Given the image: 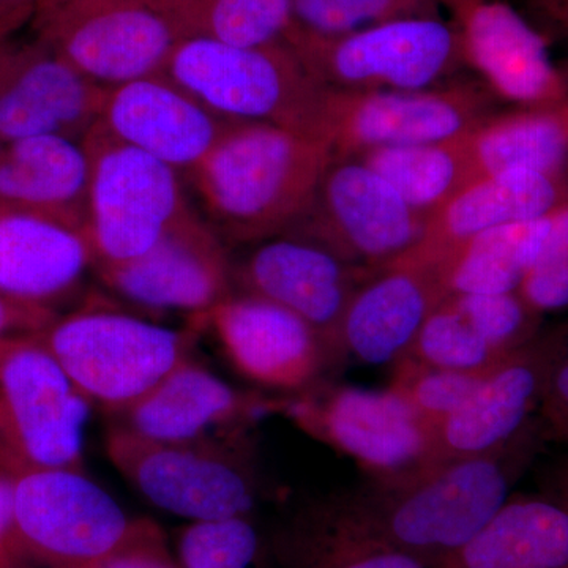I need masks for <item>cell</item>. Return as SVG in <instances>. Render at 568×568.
I'll use <instances>...</instances> for the list:
<instances>
[{"instance_id":"6da1fadb","label":"cell","mask_w":568,"mask_h":568,"mask_svg":"<svg viewBox=\"0 0 568 568\" xmlns=\"http://www.w3.org/2000/svg\"><path fill=\"white\" fill-rule=\"evenodd\" d=\"M547 440L537 414L488 454L440 459L403 476L369 480L349 496L376 532L437 568L503 510Z\"/></svg>"},{"instance_id":"7a4b0ae2","label":"cell","mask_w":568,"mask_h":568,"mask_svg":"<svg viewBox=\"0 0 568 568\" xmlns=\"http://www.w3.org/2000/svg\"><path fill=\"white\" fill-rule=\"evenodd\" d=\"M332 160L325 141L237 121L186 181L224 244L253 245L286 233L304 215Z\"/></svg>"},{"instance_id":"3957f363","label":"cell","mask_w":568,"mask_h":568,"mask_svg":"<svg viewBox=\"0 0 568 568\" xmlns=\"http://www.w3.org/2000/svg\"><path fill=\"white\" fill-rule=\"evenodd\" d=\"M163 74L223 118L272 123L325 141L328 88L310 77L286 41L235 47L186 37Z\"/></svg>"},{"instance_id":"277c9868","label":"cell","mask_w":568,"mask_h":568,"mask_svg":"<svg viewBox=\"0 0 568 568\" xmlns=\"http://www.w3.org/2000/svg\"><path fill=\"white\" fill-rule=\"evenodd\" d=\"M253 428L192 443H156L111 426L112 465L153 506L189 523L253 517L261 496Z\"/></svg>"},{"instance_id":"5b68a950","label":"cell","mask_w":568,"mask_h":568,"mask_svg":"<svg viewBox=\"0 0 568 568\" xmlns=\"http://www.w3.org/2000/svg\"><path fill=\"white\" fill-rule=\"evenodd\" d=\"M70 383L108 416L140 402L185 358L193 327L175 331L103 306L59 316L37 334Z\"/></svg>"},{"instance_id":"8992f818","label":"cell","mask_w":568,"mask_h":568,"mask_svg":"<svg viewBox=\"0 0 568 568\" xmlns=\"http://www.w3.org/2000/svg\"><path fill=\"white\" fill-rule=\"evenodd\" d=\"M91 407L37 334L0 336V474L84 470Z\"/></svg>"},{"instance_id":"52a82bcc","label":"cell","mask_w":568,"mask_h":568,"mask_svg":"<svg viewBox=\"0 0 568 568\" xmlns=\"http://www.w3.org/2000/svg\"><path fill=\"white\" fill-rule=\"evenodd\" d=\"M284 41L313 80L332 91H420L465 69L462 41L448 21L414 18L342 36L291 26Z\"/></svg>"},{"instance_id":"ba28073f","label":"cell","mask_w":568,"mask_h":568,"mask_svg":"<svg viewBox=\"0 0 568 568\" xmlns=\"http://www.w3.org/2000/svg\"><path fill=\"white\" fill-rule=\"evenodd\" d=\"M91 160L84 234L97 267L132 261L193 211L185 179L100 123L82 140Z\"/></svg>"},{"instance_id":"9c48e42d","label":"cell","mask_w":568,"mask_h":568,"mask_svg":"<svg viewBox=\"0 0 568 568\" xmlns=\"http://www.w3.org/2000/svg\"><path fill=\"white\" fill-rule=\"evenodd\" d=\"M33 39L103 88L163 73L186 39L162 0H40Z\"/></svg>"},{"instance_id":"30bf717a","label":"cell","mask_w":568,"mask_h":568,"mask_svg":"<svg viewBox=\"0 0 568 568\" xmlns=\"http://www.w3.org/2000/svg\"><path fill=\"white\" fill-rule=\"evenodd\" d=\"M282 414L306 435L353 458L372 480L436 462L435 432L390 387L366 390L320 383L284 398Z\"/></svg>"},{"instance_id":"8fae6325","label":"cell","mask_w":568,"mask_h":568,"mask_svg":"<svg viewBox=\"0 0 568 568\" xmlns=\"http://www.w3.org/2000/svg\"><path fill=\"white\" fill-rule=\"evenodd\" d=\"M428 215L357 159H334L315 196L286 231L316 242L357 267L379 268L413 250Z\"/></svg>"},{"instance_id":"7c38bea8","label":"cell","mask_w":568,"mask_h":568,"mask_svg":"<svg viewBox=\"0 0 568 568\" xmlns=\"http://www.w3.org/2000/svg\"><path fill=\"white\" fill-rule=\"evenodd\" d=\"M496 103L484 82L459 77L420 91L328 89L325 140L334 159H353L373 149L452 140L496 112Z\"/></svg>"},{"instance_id":"4fadbf2b","label":"cell","mask_w":568,"mask_h":568,"mask_svg":"<svg viewBox=\"0 0 568 568\" xmlns=\"http://www.w3.org/2000/svg\"><path fill=\"white\" fill-rule=\"evenodd\" d=\"M14 519L29 560L47 568H95L121 547L134 523L78 469L14 478Z\"/></svg>"},{"instance_id":"5bb4252c","label":"cell","mask_w":568,"mask_h":568,"mask_svg":"<svg viewBox=\"0 0 568 568\" xmlns=\"http://www.w3.org/2000/svg\"><path fill=\"white\" fill-rule=\"evenodd\" d=\"M93 274L123 301L196 317L235 293L226 244L197 212L186 213L149 252L97 267Z\"/></svg>"},{"instance_id":"9a60e30c","label":"cell","mask_w":568,"mask_h":568,"mask_svg":"<svg viewBox=\"0 0 568 568\" xmlns=\"http://www.w3.org/2000/svg\"><path fill=\"white\" fill-rule=\"evenodd\" d=\"M462 41L466 67L489 92L517 108H560L568 100L566 74L552 63L545 33L508 0H436Z\"/></svg>"},{"instance_id":"2e32d148","label":"cell","mask_w":568,"mask_h":568,"mask_svg":"<svg viewBox=\"0 0 568 568\" xmlns=\"http://www.w3.org/2000/svg\"><path fill=\"white\" fill-rule=\"evenodd\" d=\"M376 268L357 267L294 233L252 245L233 261L235 293L267 298L301 316L342 361L339 327L357 287Z\"/></svg>"},{"instance_id":"e0dca14e","label":"cell","mask_w":568,"mask_h":568,"mask_svg":"<svg viewBox=\"0 0 568 568\" xmlns=\"http://www.w3.org/2000/svg\"><path fill=\"white\" fill-rule=\"evenodd\" d=\"M567 346V324L544 327L489 369L466 405L435 429L436 462L488 454L518 435L537 416Z\"/></svg>"},{"instance_id":"ac0fdd59","label":"cell","mask_w":568,"mask_h":568,"mask_svg":"<svg viewBox=\"0 0 568 568\" xmlns=\"http://www.w3.org/2000/svg\"><path fill=\"white\" fill-rule=\"evenodd\" d=\"M106 88L47 44L0 41V142L32 136L82 141L100 121Z\"/></svg>"},{"instance_id":"d6986e66","label":"cell","mask_w":568,"mask_h":568,"mask_svg":"<svg viewBox=\"0 0 568 568\" xmlns=\"http://www.w3.org/2000/svg\"><path fill=\"white\" fill-rule=\"evenodd\" d=\"M203 320L234 368L263 387L301 394L338 362L312 325L257 295L234 293Z\"/></svg>"},{"instance_id":"ffe728a7","label":"cell","mask_w":568,"mask_h":568,"mask_svg":"<svg viewBox=\"0 0 568 568\" xmlns=\"http://www.w3.org/2000/svg\"><path fill=\"white\" fill-rule=\"evenodd\" d=\"M233 119L183 91L166 74L106 88L100 125L186 179L213 151Z\"/></svg>"},{"instance_id":"44dd1931","label":"cell","mask_w":568,"mask_h":568,"mask_svg":"<svg viewBox=\"0 0 568 568\" xmlns=\"http://www.w3.org/2000/svg\"><path fill=\"white\" fill-rule=\"evenodd\" d=\"M283 405L284 398L237 390L189 357L140 402L110 417L112 426L144 439L192 443L253 428Z\"/></svg>"},{"instance_id":"7402d4cb","label":"cell","mask_w":568,"mask_h":568,"mask_svg":"<svg viewBox=\"0 0 568 568\" xmlns=\"http://www.w3.org/2000/svg\"><path fill=\"white\" fill-rule=\"evenodd\" d=\"M448 294L433 265L398 257L355 291L339 327V351L366 365H394Z\"/></svg>"},{"instance_id":"603a6c76","label":"cell","mask_w":568,"mask_h":568,"mask_svg":"<svg viewBox=\"0 0 568 568\" xmlns=\"http://www.w3.org/2000/svg\"><path fill=\"white\" fill-rule=\"evenodd\" d=\"M567 200L568 175L529 170L481 175L429 213L418 244L399 257L436 265L469 239L537 219Z\"/></svg>"},{"instance_id":"cb8c5ba5","label":"cell","mask_w":568,"mask_h":568,"mask_svg":"<svg viewBox=\"0 0 568 568\" xmlns=\"http://www.w3.org/2000/svg\"><path fill=\"white\" fill-rule=\"evenodd\" d=\"M280 568H429L376 532L349 493L308 500L271 538Z\"/></svg>"},{"instance_id":"d4e9b609","label":"cell","mask_w":568,"mask_h":568,"mask_svg":"<svg viewBox=\"0 0 568 568\" xmlns=\"http://www.w3.org/2000/svg\"><path fill=\"white\" fill-rule=\"evenodd\" d=\"M93 267L84 231L31 213L0 211V294L54 308L80 290Z\"/></svg>"},{"instance_id":"484cf974","label":"cell","mask_w":568,"mask_h":568,"mask_svg":"<svg viewBox=\"0 0 568 568\" xmlns=\"http://www.w3.org/2000/svg\"><path fill=\"white\" fill-rule=\"evenodd\" d=\"M91 160L84 142L32 136L0 142V211L31 213L84 231Z\"/></svg>"},{"instance_id":"4316f807","label":"cell","mask_w":568,"mask_h":568,"mask_svg":"<svg viewBox=\"0 0 568 568\" xmlns=\"http://www.w3.org/2000/svg\"><path fill=\"white\" fill-rule=\"evenodd\" d=\"M437 568H568V506L560 497H510Z\"/></svg>"},{"instance_id":"83f0119b","label":"cell","mask_w":568,"mask_h":568,"mask_svg":"<svg viewBox=\"0 0 568 568\" xmlns=\"http://www.w3.org/2000/svg\"><path fill=\"white\" fill-rule=\"evenodd\" d=\"M474 179L529 170L568 175V130L562 106L493 112L465 133Z\"/></svg>"},{"instance_id":"f1b7e54d","label":"cell","mask_w":568,"mask_h":568,"mask_svg":"<svg viewBox=\"0 0 568 568\" xmlns=\"http://www.w3.org/2000/svg\"><path fill=\"white\" fill-rule=\"evenodd\" d=\"M353 159L386 179L410 207L425 215L474 181L465 134L428 144L373 149Z\"/></svg>"},{"instance_id":"f546056e","label":"cell","mask_w":568,"mask_h":568,"mask_svg":"<svg viewBox=\"0 0 568 568\" xmlns=\"http://www.w3.org/2000/svg\"><path fill=\"white\" fill-rule=\"evenodd\" d=\"M185 37L265 47L284 41L293 26V0H162Z\"/></svg>"},{"instance_id":"4dcf8cb0","label":"cell","mask_w":568,"mask_h":568,"mask_svg":"<svg viewBox=\"0 0 568 568\" xmlns=\"http://www.w3.org/2000/svg\"><path fill=\"white\" fill-rule=\"evenodd\" d=\"M523 224H506L469 239L433 267L448 295L497 294L518 291L525 265L521 261Z\"/></svg>"},{"instance_id":"1f68e13d","label":"cell","mask_w":568,"mask_h":568,"mask_svg":"<svg viewBox=\"0 0 568 568\" xmlns=\"http://www.w3.org/2000/svg\"><path fill=\"white\" fill-rule=\"evenodd\" d=\"M182 568H271V538L253 517L189 523L179 532Z\"/></svg>"},{"instance_id":"d6a6232c","label":"cell","mask_w":568,"mask_h":568,"mask_svg":"<svg viewBox=\"0 0 568 568\" xmlns=\"http://www.w3.org/2000/svg\"><path fill=\"white\" fill-rule=\"evenodd\" d=\"M506 355L481 338L447 297L426 317L405 357L455 372H488Z\"/></svg>"},{"instance_id":"836d02e7","label":"cell","mask_w":568,"mask_h":568,"mask_svg":"<svg viewBox=\"0 0 568 568\" xmlns=\"http://www.w3.org/2000/svg\"><path fill=\"white\" fill-rule=\"evenodd\" d=\"M436 0H293V24L317 36H342L386 22L439 18Z\"/></svg>"},{"instance_id":"e575fe53","label":"cell","mask_w":568,"mask_h":568,"mask_svg":"<svg viewBox=\"0 0 568 568\" xmlns=\"http://www.w3.org/2000/svg\"><path fill=\"white\" fill-rule=\"evenodd\" d=\"M392 366L390 388L413 406L433 432L466 405L489 373L436 368L410 357L399 358Z\"/></svg>"},{"instance_id":"d590c367","label":"cell","mask_w":568,"mask_h":568,"mask_svg":"<svg viewBox=\"0 0 568 568\" xmlns=\"http://www.w3.org/2000/svg\"><path fill=\"white\" fill-rule=\"evenodd\" d=\"M470 325L489 345L504 354L514 353L536 338L544 315L526 304L518 291L497 294L448 295Z\"/></svg>"},{"instance_id":"8d00e7d4","label":"cell","mask_w":568,"mask_h":568,"mask_svg":"<svg viewBox=\"0 0 568 568\" xmlns=\"http://www.w3.org/2000/svg\"><path fill=\"white\" fill-rule=\"evenodd\" d=\"M95 568H182L166 537L151 519H134L121 547Z\"/></svg>"},{"instance_id":"74e56055","label":"cell","mask_w":568,"mask_h":568,"mask_svg":"<svg viewBox=\"0 0 568 568\" xmlns=\"http://www.w3.org/2000/svg\"><path fill=\"white\" fill-rule=\"evenodd\" d=\"M518 293L540 315L568 308V254L548 257L526 274Z\"/></svg>"},{"instance_id":"f35d334b","label":"cell","mask_w":568,"mask_h":568,"mask_svg":"<svg viewBox=\"0 0 568 568\" xmlns=\"http://www.w3.org/2000/svg\"><path fill=\"white\" fill-rule=\"evenodd\" d=\"M548 440L568 444V355L552 372L545 392L544 402L538 409Z\"/></svg>"},{"instance_id":"ab89813d","label":"cell","mask_w":568,"mask_h":568,"mask_svg":"<svg viewBox=\"0 0 568 568\" xmlns=\"http://www.w3.org/2000/svg\"><path fill=\"white\" fill-rule=\"evenodd\" d=\"M59 316L50 306L28 304L0 294V336L40 334Z\"/></svg>"},{"instance_id":"60d3db41","label":"cell","mask_w":568,"mask_h":568,"mask_svg":"<svg viewBox=\"0 0 568 568\" xmlns=\"http://www.w3.org/2000/svg\"><path fill=\"white\" fill-rule=\"evenodd\" d=\"M28 562L14 519V478L0 474V568H26Z\"/></svg>"},{"instance_id":"b9f144b4","label":"cell","mask_w":568,"mask_h":568,"mask_svg":"<svg viewBox=\"0 0 568 568\" xmlns=\"http://www.w3.org/2000/svg\"><path fill=\"white\" fill-rule=\"evenodd\" d=\"M525 3L545 31L568 40V0H525Z\"/></svg>"},{"instance_id":"7bdbcfd3","label":"cell","mask_w":568,"mask_h":568,"mask_svg":"<svg viewBox=\"0 0 568 568\" xmlns=\"http://www.w3.org/2000/svg\"><path fill=\"white\" fill-rule=\"evenodd\" d=\"M40 0H0V24L20 31L31 21L33 10Z\"/></svg>"},{"instance_id":"ee69618b","label":"cell","mask_w":568,"mask_h":568,"mask_svg":"<svg viewBox=\"0 0 568 568\" xmlns=\"http://www.w3.org/2000/svg\"><path fill=\"white\" fill-rule=\"evenodd\" d=\"M560 484H562V487H560V495L558 497H560V499H562L568 506V469Z\"/></svg>"},{"instance_id":"f6af8a7d","label":"cell","mask_w":568,"mask_h":568,"mask_svg":"<svg viewBox=\"0 0 568 568\" xmlns=\"http://www.w3.org/2000/svg\"><path fill=\"white\" fill-rule=\"evenodd\" d=\"M14 32L17 31L9 28V26L0 24V41L9 39V37L13 36Z\"/></svg>"},{"instance_id":"bcb514c9","label":"cell","mask_w":568,"mask_h":568,"mask_svg":"<svg viewBox=\"0 0 568 568\" xmlns=\"http://www.w3.org/2000/svg\"><path fill=\"white\" fill-rule=\"evenodd\" d=\"M562 111H564V118H566L567 130H568V100H567V103L564 104Z\"/></svg>"},{"instance_id":"7dc6e473","label":"cell","mask_w":568,"mask_h":568,"mask_svg":"<svg viewBox=\"0 0 568 568\" xmlns=\"http://www.w3.org/2000/svg\"><path fill=\"white\" fill-rule=\"evenodd\" d=\"M567 355H568V346H567Z\"/></svg>"}]
</instances>
